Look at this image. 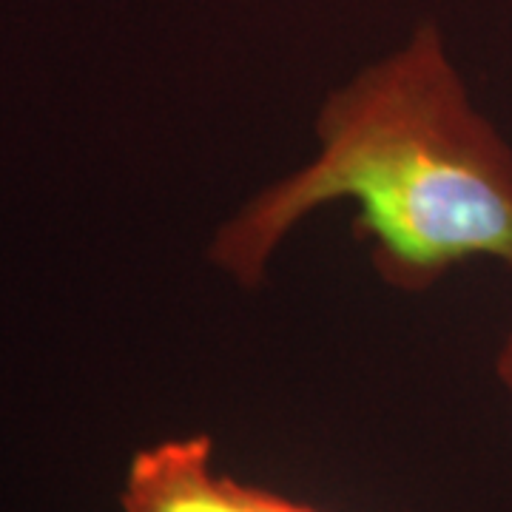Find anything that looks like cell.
Wrapping results in <instances>:
<instances>
[{
    "instance_id": "3957f363",
    "label": "cell",
    "mask_w": 512,
    "mask_h": 512,
    "mask_svg": "<svg viewBox=\"0 0 512 512\" xmlns=\"http://www.w3.org/2000/svg\"><path fill=\"white\" fill-rule=\"evenodd\" d=\"M495 376L512 399V325L504 336V342H501V348H498V356H495Z\"/></svg>"
},
{
    "instance_id": "6da1fadb",
    "label": "cell",
    "mask_w": 512,
    "mask_h": 512,
    "mask_svg": "<svg viewBox=\"0 0 512 512\" xmlns=\"http://www.w3.org/2000/svg\"><path fill=\"white\" fill-rule=\"evenodd\" d=\"M319 154L268 185L211 242L208 259L256 288L279 242L316 208L350 200L353 234L387 285L433 288L493 259L512 274V148L478 114L433 23L325 100Z\"/></svg>"
},
{
    "instance_id": "277c9868",
    "label": "cell",
    "mask_w": 512,
    "mask_h": 512,
    "mask_svg": "<svg viewBox=\"0 0 512 512\" xmlns=\"http://www.w3.org/2000/svg\"><path fill=\"white\" fill-rule=\"evenodd\" d=\"M274 512H322L311 507V504H302V501H293V498H285V495L274 493Z\"/></svg>"
},
{
    "instance_id": "7a4b0ae2",
    "label": "cell",
    "mask_w": 512,
    "mask_h": 512,
    "mask_svg": "<svg viewBox=\"0 0 512 512\" xmlns=\"http://www.w3.org/2000/svg\"><path fill=\"white\" fill-rule=\"evenodd\" d=\"M120 507L123 512H274V493L220 476L211 436H183L134 453Z\"/></svg>"
}]
</instances>
